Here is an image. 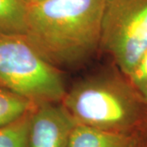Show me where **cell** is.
Instances as JSON below:
<instances>
[{
    "mask_svg": "<svg viewBox=\"0 0 147 147\" xmlns=\"http://www.w3.org/2000/svg\"><path fill=\"white\" fill-rule=\"evenodd\" d=\"M104 0H45L27 5L25 36L56 68L84 62L100 48Z\"/></svg>",
    "mask_w": 147,
    "mask_h": 147,
    "instance_id": "obj_1",
    "label": "cell"
},
{
    "mask_svg": "<svg viewBox=\"0 0 147 147\" xmlns=\"http://www.w3.org/2000/svg\"><path fill=\"white\" fill-rule=\"evenodd\" d=\"M61 103L76 124L123 133L141 121L146 105L129 83L107 75L76 84Z\"/></svg>",
    "mask_w": 147,
    "mask_h": 147,
    "instance_id": "obj_2",
    "label": "cell"
},
{
    "mask_svg": "<svg viewBox=\"0 0 147 147\" xmlns=\"http://www.w3.org/2000/svg\"><path fill=\"white\" fill-rule=\"evenodd\" d=\"M0 87L34 105L61 102V74L39 55L25 35L0 33Z\"/></svg>",
    "mask_w": 147,
    "mask_h": 147,
    "instance_id": "obj_3",
    "label": "cell"
},
{
    "mask_svg": "<svg viewBox=\"0 0 147 147\" xmlns=\"http://www.w3.org/2000/svg\"><path fill=\"white\" fill-rule=\"evenodd\" d=\"M100 48L131 74L147 50V0H104Z\"/></svg>",
    "mask_w": 147,
    "mask_h": 147,
    "instance_id": "obj_4",
    "label": "cell"
},
{
    "mask_svg": "<svg viewBox=\"0 0 147 147\" xmlns=\"http://www.w3.org/2000/svg\"><path fill=\"white\" fill-rule=\"evenodd\" d=\"M75 125L61 102L36 105L30 115L28 147H66Z\"/></svg>",
    "mask_w": 147,
    "mask_h": 147,
    "instance_id": "obj_5",
    "label": "cell"
},
{
    "mask_svg": "<svg viewBox=\"0 0 147 147\" xmlns=\"http://www.w3.org/2000/svg\"><path fill=\"white\" fill-rule=\"evenodd\" d=\"M136 144L129 133L76 124L66 147H134Z\"/></svg>",
    "mask_w": 147,
    "mask_h": 147,
    "instance_id": "obj_6",
    "label": "cell"
},
{
    "mask_svg": "<svg viewBox=\"0 0 147 147\" xmlns=\"http://www.w3.org/2000/svg\"><path fill=\"white\" fill-rule=\"evenodd\" d=\"M27 5L22 0H0V33L25 35Z\"/></svg>",
    "mask_w": 147,
    "mask_h": 147,
    "instance_id": "obj_7",
    "label": "cell"
},
{
    "mask_svg": "<svg viewBox=\"0 0 147 147\" xmlns=\"http://www.w3.org/2000/svg\"><path fill=\"white\" fill-rule=\"evenodd\" d=\"M35 106L26 98L0 87V127L21 119Z\"/></svg>",
    "mask_w": 147,
    "mask_h": 147,
    "instance_id": "obj_8",
    "label": "cell"
},
{
    "mask_svg": "<svg viewBox=\"0 0 147 147\" xmlns=\"http://www.w3.org/2000/svg\"><path fill=\"white\" fill-rule=\"evenodd\" d=\"M30 112L10 124L0 127V147H28Z\"/></svg>",
    "mask_w": 147,
    "mask_h": 147,
    "instance_id": "obj_9",
    "label": "cell"
},
{
    "mask_svg": "<svg viewBox=\"0 0 147 147\" xmlns=\"http://www.w3.org/2000/svg\"><path fill=\"white\" fill-rule=\"evenodd\" d=\"M127 79L138 96L147 103V50Z\"/></svg>",
    "mask_w": 147,
    "mask_h": 147,
    "instance_id": "obj_10",
    "label": "cell"
},
{
    "mask_svg": "<svg viewBox=\"0 0 147 147\" xmlns=\"http://www.w3.org/2000/svg\"><path fill=\"white\" fill-rule=\"evenodd\" d=\"M26 5H30V4H34L37 3H40L42 1H45V0H22Z\"/></svg>",
    "mask_w": 147,
    "mask_h": 147,
    "instance_id": "obj_11",
    "label": "cell"
},
{
    "mask_svg": "<svg viewBox=\"0 0 147 147\" xmlns=\"http://www.w3.org/2000/svg\"><path fill=\"white\" fill-rule=\"evenodd\" d=\"M134 147H147L146 145H139V146H137V144H136V146Z\"/></svg>",
    "mask_w": 147,
    "mask_h": 147,
    "instance_id": "obj_12",
    "label": "cell"
},
{
    "mask_svg": "<svg viewBox=\"0 0 147 147\" xmlns=\"http://www.w3.org/2000/svg\"><path fill=\"white\" fill-rule=\"evenodd\" d=\"M146 110H147V103H146Z\"/></svg>",
    "mask_w": 147,
    "mask_h": 147,
    "instance_id": "obj_13",
    "label": "cell"
}]
</instances>
